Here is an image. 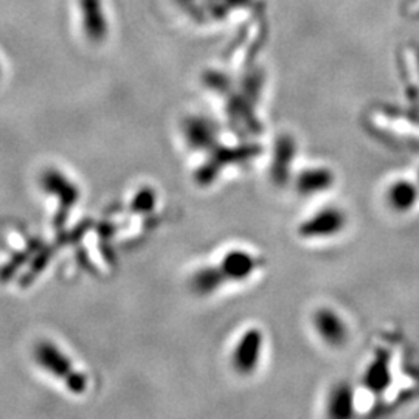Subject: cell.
Wrapping results in <instances>:
<instances>
[{"label":"cell","mask_w":419,"mask_h":419,"mask_svg":"<svg viewBox=\"0 0 419 419\" xmlns=\"http://www.w3.org/2000/svg\"><path fill=\"white\" fill-rule=\"evenodd\" d=\"M266 334L258 327H249L236 337L228 354L231 371L240 378H252L258 373L264 358Z\"/></svg>","instance_id":"1"},{"label":"cell","mask_w":419,"mask_h":419,"mask_svg":"<svg viewBox=\"0 0 419 419\" xmlns=\"http://www.w3.org/2000/svg\"><path fill=\"white\" fill-rule=\"evenodd\" d=\"M348 224V213L340 205L328 204L309 213L298 222L297 236L303 241H329L340 236Z\"/></svg>","instance_id":"2"},{"label":"cell","mask_w":419,"mask_h":419,"mask_svg":"<svg viewBox=\"0 0 419 419\" xmlns=\"http://www.w3.org/2000/svg\"><path fill=\"white\" fill-rule=\"evenodd\" d=\"M36 362L43 370L53 374L55 378L64 380L67 389L73 393H84L87 389V382L84 374L73 370L72 362L67 355L52 342H41L35 349Z\"/></svg>","instance_id":"3"},{"label":"cell","mask_w":419,"mask_h":419,"mask_svg":"<svg viewBox=\"0 0 419 419\" xmlns=\"http://www.w3.org/2000/svg\"><path fill=\"white\" fill-rule=\"evenodd\" d=\"M311 327L318 340L329 349H342L349 342L347 318L333 306H318L311 315Z\"/></svg>","instance_id":"4"},{"label":"cell","mask_w":419,"mask_h":419,"mask_svg":"<svg viewBox=\"0 0 419 419\" xmlns=\"http://www.w3.org/2000/svg\"><path fill=\"white\" fill-rule=\"evenodd\" d=\"M216 266L227 286L242 284L260 271L261 258L246 247H231L221 255Z\"/></svg>","instance_id":"5"},{"label":"cell","mask_w":419,"mask_h":419,"mask_svg":"<svg viewBox=\"0 0 419 419\" xmlns=\"http://www.w3.org/2000/svg\"><path fill=\"white\" fill-rule=\"evenodd\" d=\"M334 170L327 165L304 166L292 176V188L300 197L311 199L322 196L335 186Z\"/></svg>","instance_id":"6"},{"label":"cell","mask_w":419,"mask_h":419,"mask_svg":"<svg viewBox=\"0 0 419 419\" xmlns=\"http://www.w3.org/2000/svg\"><path fill=\"white\" fill-rule=\"evenodd\" d=\"M384 202L393 215H409L419 204V184L418 180L399 177L391 180L385 186Z\"/></svg>","instance_id":"7"},{"label":"cell","mask_w":419,"mask_h":419,"mask_svg":"<svg viewBox=\"0 0 419 419\" xmlns=\"http://www.w3.org/2000/svg\"><path fill=\"white\" fill-rule=\"evenodd\" d=\"M182 135L186 146L202 153L213 151L219 140L217 126L210 118L202 115L185 118L182 123Z\"/></svg>","instance_id":"8"},{"label":"cell","mask_w":419,"mask_h":419,"mask_svg":"<svg viewBox=\"0 0 419 419\" xmlns=\"http://www.w3.org/2000/svg\"><path fill=\"white\" fill-rule=\"evenodd\" d=\"M391 382V358L384 349H379V351L374 353L371 360L368 362L364 376H362V384L373 395H382L384 391L390 389Z\"/></svg>","instance_id":"9"},{"label":"cell","mask_w":419,"mask_h":419,"mask_svg":"<svg viewBox=\"0 0 419 419\" xmlns=\"http://www.w3.org/2000/svg\"><path fill=\"white\" fill-rule=\"evenodd\" d=\"M79 10L87 39L93 43L103 42L108 37V19L104 14L103 0H79Z\"/></svg>","instance_id":"10"},{"label":"cell","mask_w":419,"mask_h":419,"mask_svg":"<svg viewBox=\"0 0 419 419\" xmlns=\"http://www.w3.org/2000/svg\"><path fill=\"white\" fill-rule=\"evenodd\" d=\"M297 146L292 137L284 135L275 143V149L271 160V174L275 184H284L287 179L292 180V165L295 160Z\"/></svg>","instance_id":"11"},{"label":"cell","mask_w":419,"mask_h":419,"mask_svg":"<svg viewBox=\"0 0 419 419\" xmlns=\"http://www.w3.org/2000/svg\"><path fill=\"white\" fill-rule=\"evenodd\" d=\"M355 413V390L347 380L335 382L327 398V415L337 419L351 418Z\"/></svg>","instance_id":"12"},{"label":"cell","mask_w":419,"mask_h":419,"mask_svg":"<svg viewBox=\"0 0 419 419\" xmlns=\"http://www.w3.org/2000/svg\"><path fill=\"white\" fill-rule=\"evenodd\" d=\"M225 286H227V283H225L221 272H219L216 262L215 264L201 266L190 277V289L193 293L202 298L213 297Z\"/></svg>","instance_id":"13"},{"label":"cell","mask_w":419,"mask_h":419,"mask_svg":"<svg viewBox=\"0 0 419 419\" xmlns=\"http://www.w3.org/2000/svg\"><path fill=\"white\" fill-rule=\"evenodd\" d=\"M42 185L47 193H53L62 202L64 210H68L78 201V190L70 180H67L56 170H48L42 176Z\"/></svg>","instance_id":"14"},{"label":"cell","mask_w":419,"mask_h":419,"mask_svg":"<svg viewBox=\"0 0 419 419\" xmlns=\"http://www.w3.org/2000/svg\"><path fill=\"white\" fill-rule=\"evenodd\" d=\"M155 205H157V193L151 186H143L130 201V210L139 215H148L155 208Z\"/></svg>","instance_id":"15"},{"label":"cell","mask_w":419,"mask_h":419,"mask_svg":"<svg viewBox=\"0 0 419 419\" xmlns=\"http://www.w3.org/2000/svg\"><path fill=\"white\" fill-rule=\"evenodd\" d=\"M416 180H418V184H419V173H418V179Z\"/></svg>","instance_id":"16"}]
</instances>
